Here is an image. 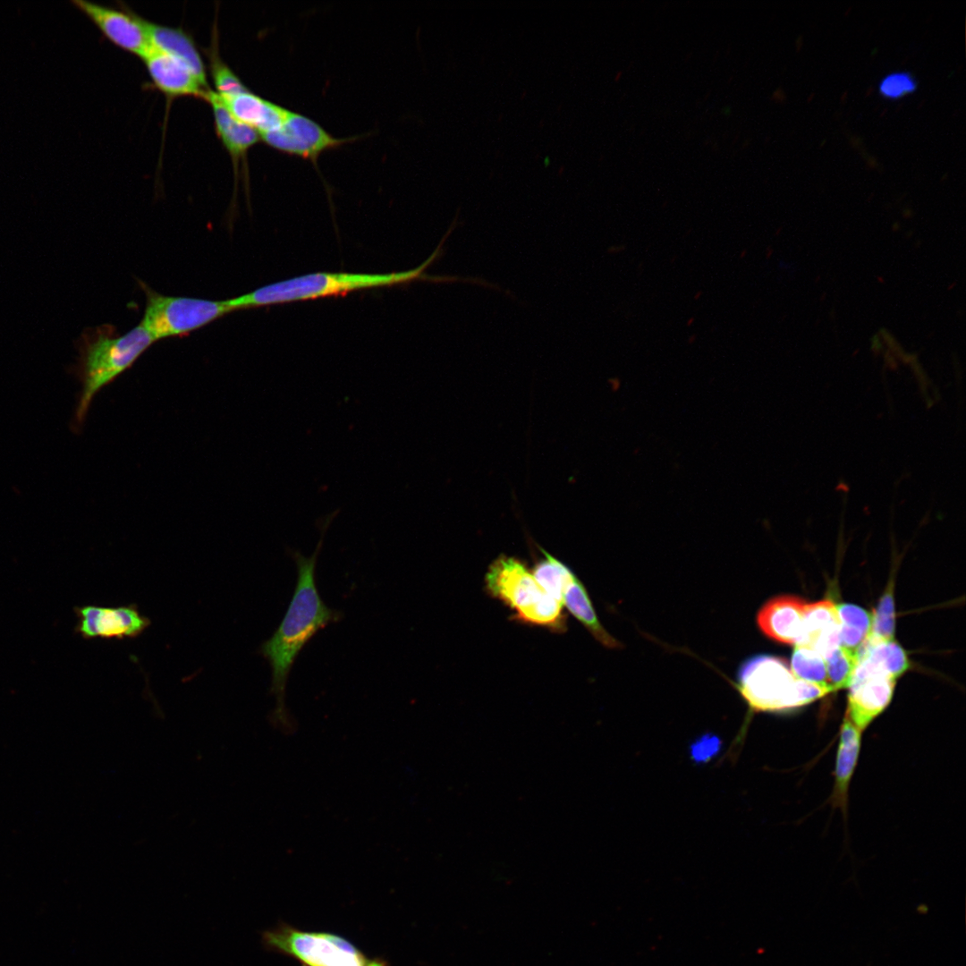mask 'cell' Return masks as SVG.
Listing matches in <instances>:
<instances>
[{
	"label": "cell",
	"instance_id": "6da1fadb",
	"mask_svg": "<svg viewBox=\"0 0 966 966\" xmlns=\"http://www.w3.org/2000/svg\"><path fill=\"white\" fill-rule=\"evenodd\" d=\"M338 512L327 514L320 522V539L310 556L291 551L298 574L294 594L280 625L259 648L271 667V691L276 697L279 713L284 710L287 680L297 656L318 631L339 621L343 615L324 603L317 588L315 575L325 532Z\"/></svg>",
	"mask_w": 966,
	"mask_h": 966
},
{
	"label": "cell",
	"instance_id": "7a4b0ae2",
	"mask_svg": "<svg viewBox=\"0 0 966 966\" xmlns=\"http://www.w3.org/2000/svg\"><path fill=\"white\" fill-rule=\"evenodd\" d=\"M443 253L440 245L419 267L388 274L320 272L276 282L229 299L233 310L343 295L364 289L388 287L415 281L448 283L447 275H429L426 270Z\"/></svg>",
	"mask_w": 966,
	"mask_h": 966
},
{
	"label": "cell",
	"instance_id": "3957f363",
	"mask_svg": "<svg viewBox=\"0 0 966 966\" xmlns=\"http://www.w3.org/2000/svg\"><path fill=\"white\" fill-rule=\"evenodd\" d=\"M155 340L139 324L123 335L109 326L86 330L78 342L79 357L73 373L81 391L73 417V428L80 429L95 395L131 367Z\"/></svg>",
	"mask_w": 966,
	"mask_h": 966
},
{
	"label": "cell",
	"instance_id": "277c9868",
	"mask_svg": "<svg viewBox=\"0 0 966 966\" xmlns=\"http://www.w3.org/2000/svg\"><path fill=\"white\" fill-rule=\"evenodd\" d=\"M736 689L752 713L797 708L833 692L827 684L798 679L786 660L766 654L741 665Z\"/></svg>",
	"mask_w": 966,
	"mask_h": 966
},
{
	"label": "cell",
	"instance_id": "5b68a950",
	"mask_svg": "<svg viewBox=\"0 0 966 966\" xmlns=\"http://www.w3.org/2000/svg\"><path fill=\"white\" fill-rule=\"evenodd\" d=\"M485 583L488 594L514 611L516 621L557 632L566 629L563 604L542 589L520 559L497 557L487 571Z\"/></svg>",
	"mask_w": 966,
	"mask_h": 966
},
{
	"label": "cell",
	"instance_id": "8992f818",
	"mask_svg": "<svg viewBox=\"0 0 966 966\" xmlns=\"http://www.w3.org/2000/svg\"><path fill=\"white\" fill-rule=\"evenodd\" d=\"M263 939L268 948L295 959L301 966H389L333 933L304 931L283 923L266 931Z\"/></svg>",
	"mask_w": 966,
	"mask_h": 966
},
{
	"label": "cell",
	"instance_id": "52a82bcc",
	"mask_svg": "<svg viewBox=\"0 0 966 966\" xmlns=\"http://www.w3.org/2000/svg\"><path fill=\"white\" fill-rule=\"evenodd\" d=\"M140 284L147 301L140 325L155 342L186 335L234 311L228 300L168 296Z\"/></svg>",
	"mask_w": 966,
	"mask_h": 966
},
{
	"label": "cell",
	"instance_id": "ba28073f",
	"mask_svg": "<svg viewBox=\"0 0 966 966\" xmlns=\"http://www.w3.org/2000/svg\"><path fill=\"white\" fill-rule=\"evenodd\" d=\"M258 135L272 148L307 159L316 168L322 153L357 139L334 137L312 119L292 111L279 129Z\"/></svg>",
	"mask_w": 966,
	"mask_h": 966
},
{
	"label": "cell",
	"instance_id": "9c48e42d",
	"mask_svg": "<svg viewBox=\"0 0 966 966\" xmlns=\"http://www.w3.org/2000/svg\"><path fill=\"white\" fill-rule=\"evenodd\" d=\"M78 623L75 631L85 639L136 638L150 624L136 606L115 607L87 605L74 608Z\"/></svg>",
	"mask_w": 966,
	"mask_h": 966
},
{
	"label": "cell",
	"instance_id": "30bf717a",
	"mask_svg": "<svg viewBox=\"0 0 966 966\" xmlns=\"http://www.w3.org/2000/svg\"><path fill=\"white\" fill-rule=\"evenodd\" d=\"M71 3L83 13L112 43L141 57L150 42L138 14L85 0Z\"/></svg>",
	"mask_w": 966,
	"mask_h": 966
},
{
	"label": "cell",
	"instance_id": "8fae6325",
	"mask_svg": "<svg viewBox=\"0 0 966 966\" xmlns=\"http://www.w3.org/2000/svg\"><path fill=\"white\" fill-rule=\"evenodd\" d=\"M140 58L155 86L169 97H194L204 100L210 89L187 66L151 44Z\"/></svg>",
	"mask_w": 966,
	"mask_h": 966
},
{
	"label": "cell",
	"instance_id": "7c38bea8",
	"mask_svg": "<svg viewBox=\"0 0 966 966\" xmlns=\"http://www.w3.org/2000/svg\"><path fill=\"white\" fill-rule=\"evenodd\" d=\"M806 604L796 596L772 597L758 613L757 623L760 631L776 642L798 645L802 635Z\"/></svg>",
	"mask_w": 966,
	"mask_h": 966
},
{
	"label": "cell",
	"instance_id": "4fadbf2b",
	"mask_svg": "<svg viewBox=\"0 0 966 966\" xmlns=\"http://www.w3.org/2000/svg\"><path fill=\"white\" fill-rule=\"evenodd\" d=\"M895 680L880 675L852 681L845 717L861 733L890 703Z\"/></svg>",
	"mask_w": 966,
	"mask_h": 966
},
{
	"label": "cell",
	"instance_id": "5bb4252c",
	"mask_svg": "<svg viewBox=\"0 0 966 966\" xmlns=\"http://www.w3.org/2000/svg\"><path fill=\"white\" fill-rule=\"evenodd\" d=\"M909 666L905 650L894 640H877L867 638L857 652L856 665L851 682L874 675L896 680Z\"/></svg>",
	"mask_w": 966,
	"mask_h": 966
},
{
	"label": "cell",
	"instance_id": "9a60e30c",
	"mask_svg": "<svg viewBox=\"0 0 966 966\" xmlns=\"http://www.w3.org/2000/svg\"><path fill=\"white\" fill-rule=\"evenodd\" d=\"M140 18L150 44L187 66L199 82L209 89L205 64L193 38L182 29Z\"/></svg>",
	"mask_w": 966,
	"mask_h": 966
},
{
	"label": "cell",
	"instance_id": "2e32d148",
	"mask_svg": "<svg viewBox=\"0 0 966 966\" xmlns=\"http://www.w3.org/2000/svg\"><path fill=\"white\" fill-rule=\"evenodd\" d=\"M216 97L237 121L258 134L279 129L291 112L249 90L227 97Z\"/></svg>",
	"mask_w": 966,
	"mask_h": 966
},
{
	"label": "cell",
	"instance_id": "e0dca14e",
	"mask_svg": "<svg viewBox=\"0 0 966 966\" xmlns=\"http://www.w3.org/2000/svg\"><path fill=\"white\" fill-rule=\"evenodd\" d=\"M839 631L840 619L833 601L825 599L806 604L802 635L798 645L813 648L826 659L839 647Z\"/></svg>",
	"mask_w": 966,
	"mask_h": 966
},
{
	"label": "cell",
	"instance_id": "ac0fdd59",
	"mask_svg": "<svg viewBox=\"0 0 966 966\" xmlns=\"http://www.w3.org/2000/svg\"><path fill=\"white\" fill-rule=\"evenodd\" d=\"M211 106L216 132L229 153L235 174L248 150L260 140L257 131L237 121L221 104L216 93L209 89L205 99Z\"/></svg>",
	"mask_w": 966,
	"mask_h": 966
},
{
	"label": "cell",
	"instance_id": "d6986e66",
	"mask_svg": "<svg viewBox=\"0 0 966 966\" xmlns=\"http://www.w3.org/2000/svg\"><path fill=\"white\" fill-rule=\"evenodd\" d=\"M861 732L844 716L840 729L837 750L835 787L832 803L846 809L848 789L853 775L861 743Z\"/></svg>",
	"mask_w": 966,
	"mask_h": 966
},
{
	"label": "cell",
	"instance_id": "ffe728a7",
	"mask_svg": "<svg viewBox=\"0 0 966 966\" xmlns=\"http://www.w3.org/2000/svg\"><path fill=\"white\" fill-rule=\"evenodd\" d=\"M578 619L603 646L608 648H622V643L603 627L595 612L585 586L575 577L563 597V606Z\"/></svg>",
	"mask_w": 966,
	"mask_h": 966
},
{
	"label": "cell",
	"instance_id": "44dd1931",
	"mask_svg": "<svg viewBox=\"0 0 966 966\" xmlns=\"http://www.w3.org/2000/svg\"><path fill=\"white\" fill-rule=\"evenodd\" d=\"M840 619L839 646L856 654L867 639L871 627V614L865 609L842 603L836 605Z\"/></svg>",
	"mask_w": 966,
	"mask_h": 966
},
{
	"label": "cell",
	"instance_id": "7402d4cb",
	"mask_svg": "<svg viewBox=\"0 0 966 966\" xmlns=\"http://www.w3.org/2000/svg\"><path fill=\"white\" fill-rule=\"evenodd\" d=\"M543 554L546 557L535 564L532 574L547 595L563 604L565 590L576 575L558 559L545 551Z\"/></svg>",
	"mask_w": 966,
	"mask_h": 966
},
{
	"label": "cell",
	"instance_id": "603a6c76",
	"mask_svg": "<svg viewBox=\"0 0 966 966\" xmlns=\"http://www.w3.org/2000/svg\"><path fill=\"white\" fill-rule=\"evenodd\" d=\"M790 667L798 679L827 684L826 660L811 648L796 645L792 654Z\"/></svg>",
	"mask_w": 966,
	"mask_h": 966
},
{
	"label": "cell",
	"instance_id": "cb8c5ba5",
	"mask_svg": "<svg viewBox=\"0 0 966 966\" xmlns=\"http://www.w3.org/2000/svg\"><path fill=\"white\" fill-rule=\"evenodd\" d=\"M207 55H208L209 71L216 89L214 92L217 96L227 97L248 90L237 75L220 57L216 34L213 35V42Z\"/></svg>",
	"mask_w": 966,
	"mask_h": 966
},
{
	"label": "cell",
	"instance_id": "d4e9b609",
	"mask_svg": "<svg viewBox=\"0 0 966 966\" xmlns=\"http://www.w3.org/2000/svg\"><path fill=\"white\" fill-rule=\"evenodd\" d=\"M893 589L891 581L871 615V627L867 638L877 640H894L895 611Z\"/></svg>",
	"mask_w": 966,
	"mask_h": 966
},
{
	"label": "cell",
	"instance_id": "484cf974",
	"mask_svg": "<svg viewBox=\"0 0 966 966\" xmlns=\"http://www.w3.org/2000/svg\"><path fill=\"white\" fill-rule=\"evenodd\" d=\"M827 684L833 691L848 688L857 655L838 647L826 659Z\"/></svg>",
	"mask_w": 966,
	"mask_h": 966
},
{
	"label": "cell",
	"instance_id": "4316f807",
	"mask_svg": "<svg viewBox=\"0 0 966 966\" xmlns=\"http://www.w3.org/2000/svg\"><path fill=\"white\" fill-rule=\"evenodd\" d=\"M917 89V81L914 77L905 71L892 72L886 74L879 82L880 94L890 99H897L907 94L912 93Z\"/></svg>",
	"mask_w": 966,
	"mask_h": 966
},
{
	"label": "cell",
	"instance_id": "83f0119b",
	"mask_svg": "<svg viewBox=\"0 0 966 966\" xmlns=\"http://www.w3.org/2000/svg\"><path fill=\"white\" fill-rule=\"evenodd\" d=\"M696 341H697V335H696V334H691V335H690V336L688 337V339H687V343H688L689 344H692V343H695Z\"/></svg>",
	"mask_w": 966,
	"mask_h": 966
},
{
	"label": "cell",
	"instance_id": "f1b7e54d",
	"mask_svg": "<svg viewBox=\"0 0 966 966\" xmlns=\"http://www.w3.org/2000/svg\"><path fill=\"white\" fill-rule=\"evenodd\" d=\"M702 295H703V291L698 290V291L695 292V293L693 295V299L695 301H699L702 297Z\"/></svg>",
	"mask_w": 966,
	"mask_h": 966
},
{
	"label": "cell",
	"instance_id": "f546056e",
	"mask_svg": "<svg viewBox=\"0 0 966 966\" xmlns=\"http://www.w3.org/2000/svg\"><path fill=\"white\" fill-rule=\"evenodd\" d=\"M695 320H696L695 317H693V316L690 317V318H688V319L686 320V326H693V325H694V323H695Z\"/></svg>",
	"mask_w": 966,
	"mask_h": 966
},
{
	"label": "cell",
	"instance_id": "4dcf8cb0",
	"mask_svg": "<svg viewBox=\"0 0 966 966\" xmlns=\"http://www.w3.org/2000/svg\"><path fill=\"white\" fill-rule=\"evenodd\" d=\"M747 253H748V250L746 249H742L740 251V254H739L740 258H744L746 257Z\"/></svg>",
	"mask_w": 966,
	"mask_h": 966
}]
</instances>
